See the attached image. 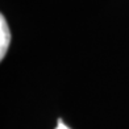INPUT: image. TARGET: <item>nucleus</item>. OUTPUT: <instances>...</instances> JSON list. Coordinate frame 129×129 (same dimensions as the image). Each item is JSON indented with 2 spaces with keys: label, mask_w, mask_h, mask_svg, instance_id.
<instances>
[{
  "label": "nucleus",
  "mask_w": 129,
  "mask_h": 129,
  "mask_svg": "<svg viewBox=\"0 0 129 129\" xmlns=\"http://www.w3.org/2000/svg\"><path fill=\"white\" fill-rule=\"evenodd\" d=\"M9 42H11V32L4 16L2 15L0 16V59H3L4 55L7 54Z\"/></svg>",
  "instance_id": "nucleus-1"
},
{
  "label": "nucleus",
  "mask_w": 129,
  "mask_h": 129,
  "mask_svg": "<svg viewBox=\"0 0 129 129\" xmlns=\"http://www.w3.org/2000/svg\"><path fill=\"white\" fill-rule=\"evenodd\" d=\"M55 129H70V128H69V126H66V125H64L63 122H62V120H59V124L57 125V128H55Z\"/></svg>",
  "instance_id": "nucleus-2"
}]
</instances>
